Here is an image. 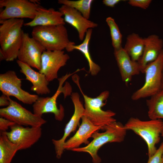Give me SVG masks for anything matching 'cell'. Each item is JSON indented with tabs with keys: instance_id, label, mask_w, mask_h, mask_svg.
<instances>
[{
	"instance_id": "19",
	"label": "cell",
	"mask_w": 163,
	"mask_h": 163,
	"mask_svg": "<svg viewBox=\"0 0 163 163\" xmlns=\"http://www.w3.org/2000/svg\"><path fill=\"white\" fill-rule=\"evenodd\" d=\"M17 63L20 68V72L25 76V79L32 84L31 90L39 95L49 94L50 90L48 85L49 82L45 75L33 69L31 67L18 60Z\"/></svg>"
},
{
	"instance_id": "21",
	"label": "cell",
	"mask_w": 163,
	"mask_h": 163,
	"mask_svg": "<svg viewBox=\"0 0 163 163\" xmlns=\"http://www.w3.org/2000/svg\"><path fill=\"white\" fill-rule=\"evenodd\" d=\"M92 32V29H89L87 31L85 38L81 44L76 45L74 42L70 41L66 49L68 52H72L75 50L80 51L84 55L88 62L89 73L91 75L94 76L100 71L101 68L92 60L89 51V44Z\"/></svg>"
},
{
	"instance_id": "32",
	"label": "cell",
	"mask_w": 163,
	"mask_h": 163,
	"mask_svg": "<svg viewBox=\"0 0 163 163\" xmlns=\"http://www.w3.org/2000/svg\"><path fill=\"white\" fill-rule=\"evenodd\" d=\"M161 89H163V69L162 71V76L161 79Z\"/></svg>"
},
{
	"instance_id": "28",
	"label": "cell",
	"mask_w": 163,
	"mask_h": 163,
	"mask_svg": "<svg viewBox=\"0 0 163 163\" xmlns=\"http://www.w3.org/2000/svg\"><path fill=\"white\" fill-rule=\"evenodd\" d=\"M152 2L151 0H129L128 3L132 6L145 9L149 7Z\"/></svg>"
},
{
	"instance_id": "10",
	"label": "cell",
	"mask_w": 163,
	"mask_h": 163,
	"mask_svg": "<svg viewBox=\"0 0 163 163\" xmlns=\"http://www.w3.org/2000/svg\"><path fill=\"white\" fill-rule=\"evenodd\" d=\"M40 5L27 0H0V20L28 18L33 20Z\"/></svg>"
},
{
	"instance_id": "33",
	"label": "cell",
	"mask_w": 163,
	"mask_h": 163,
	"mask_svg": "<svg viewBox=\"0 0 163 163\" xmlns=\"http://www.w3.org/2000/svg\"><path fill=\"white\" fill-rule=\"evenodd\" d=\"M161 135L163 137V130H162V131L161 132ZM162 159H163V153H162Z\"/></svg>"
},
{
	"instance_id": "7",
	"label": "cell",
	"mask_w": 163,
	"mask_h": 163,
	"mask_svg": "<svg viewBox=\"0 0 163 163\" xmlns=\"http://www.w3.org/2000/svg\"><path fill=\"white\" fill-rule=\"evenodd\" d=\"M163 69V49L157 59L149 63L143 73L145 75V83L139 89L132 95L131 98L136 101L150 97L161 89V79Z\"/></svg>"
},
{
	"instance_id": "8",
	"label": "cell",
	"mask_w": 163,
	"mask_h": 163,
	"mask_svg": "<svg viewBox=\"0 0 163 163\" xmlns=\"http://www.w3.org/2000/svg\"><path fill=\"white\" fill-rule=\"evenodd\" d=\"M10 101L8 106L0 109L1 117L22 126L39 127L46 123L42 117L32 113L10 98Z\"/></svg>"
},
{
	"instance_id": "2",
	"label": "cell",
	"mask_w": 163,
	"mask_h": 163,
	"mask_svg": "<svg viewBox=\"0 0 163 163\" xmlns=\"http://www.w3.org/2000/svg\"><path fill=\"white\" fill-rule=\"evenodd\" d=\"M105 132L100 133L96 131L92 135L93 139L86 146L79 147L72 151L88 153L91 156L94 163H100L101 159L97 152L103 145L108 142H121L125 138L127 130L124 125L116 121L107 125L104 128Z\"/></svg>"
},
{
	"instance_id": "20",
	"label": "cell",
	"mask_w": 163,
	"mask_h": 163,
	"mask_svg": "<svg viewBox=\"0 0 163 163\" xmlns=\"http://www.w3.org/2000/svg\"><path fill=\"white\" fill-rule=\"evenodd\" d=\"M144 41L143 54L138 61L142 73L149 63L157 59L163 46V40L157 35L152 34L145 37Z\"/></svg>"
},
{
	"instance_id": "3",
	"label": "cell",
	"mask_w": 163,
	"mask_h": 163,
	"mask_svg": "<svg viewBox=\"0 0 163 163\" xmlns=\"http://www.w3.org/2000/svg\"><path fill=\"white\" fill-rule=\"evenodd\" d=\"M127 130H131L140 136L146 143L148 155H153L157 149L155 146L160 140L163 129V121L161 119L142 120L137 118H130L124 125Z\"/></svg>"
},
{
	"instance_id": "4",
	"label": "cell",
	"mask_w": 163,
	"mask_h": 163,
	"mask_svg": "<svg viewBox=\"0 0 163 163\" xmlns=\"http://www.w3.org/2000/svg\"><path fill=\"white\" fill-rule=\"evenodd\" d=\"M31 35L46 50H63L70 42L64 25L35 27Z\"/></svg>"
},
{
	"instance_id": "13",
	"label": "cell",
	"mask_w": 163,
	"mask_h": 163,
	"mask_svg": "<svg viewBox=\"0 0 163 163\" xmlns=\"http://www.w3.org/2000/svg\"><path fill=\"white\" fill-rule=\"evenodd\" d=\"M10 128V131L2 133L13 143L19 145L21 150L31 147L39 140L42 135L41 127H24L15 124Z\"/></svg>"
},
{
	"instance_id": "22",
	"label": "cell",
	"mask_w": 163,
	"mask_h": 163,
	"mask_svg": "<svg viewBox=\"0 0 163 163\" xmlns=\"http://www.w3.org/2000/svg\"><path fill=\"white\" fill-rule=\"evenodd\" d=\"M144 46V38L138 34L132 33L127 37L123 48L132 60L138 62L142 55Z\"/></svg>"
},
{
	"instance_id": "25",
	"label": "cell",
	"mask_w": 163,
	"mask_h": 163,
	"mask_svg": "<svg viewBox=\"0 0 163 163\" xmlns=\"http://www.w3.org/2000/svg\"><path fill=\"white\" fill-rule=\"evenodd\" d=\"M93 0H59V4L69 6L79 12L86 18L89 19Z\"/></svg>"
},
{
	"instance_id": "1",
	"label": "cell",
	"mask_w": 163,
	"mask_h": 163,
	"mask_svg": "<svg viewBox=\"0 0 163 163\" xmlns=\"http://www.w3.org/2000/svg\"><path fill=\"white\" fill-rule=\"evenodd\" d=\"M0 60L12 61L17 58L24 33L23 19L0 20Z\"/></svg>"
},
{
	"instance_id": "14",
	"label": "cell",
	"mask_w": 163,
	"mask_h": 163,
	"mask_svg": "<svg viewBox=\"0 0 163 163\" xmlns=\"http://www.w3.org/2000/svg\"><path fill=\"white\" fill-rule=\"evenodd\" d=\"M71 98L74 106V113L69 122L66 124L64 134L59 140L52 139L56 151V157L60 158L65 150L64 144L67 138L70 133L74 132L79 125L81 118L84 115L85 108L80 101V96L77 92L72 93Z\"/></svg>"
},
{
	"instance_id": "26",
	"label": "cell",
	"mask_w": 163,
	"mask_h": 163,
	"mask_svg": "<svg viewBox=\"0 0 163 163\" xmlns=\"http://www.w3.org/2000/svg\"><path fill=\"white\" fill-rule=\"evenodd\" d=\"M106 21L110 29L112 45L114 50L119 49L122 47V38L119 27L114 19L111 17L107 18Z\"/></svg>"
},
{
	"instance_id": "11",
	"label": "cell",
	"mask_w": 163,
	"mask_h": 163,
	"mask_svg": "<svg viewBox=\"0 0 163 163\" xmlns=\"http://www.w3.org/2000/svg\"><path fill=\"white\" fill-rule=\"evenodd\" d=\"M46 50L37 41L24 33L22 44L19 50L18 60L39 71L41 67L42 54Z\"/></svg>"
},
{
	"instance_id": "29",
	"label": "cell",
	"mask_w": 163,
	"mask_h": 163,
	"mask_svg": "<svg viewBox=\"0 0 163 163\" xmlns=\"http://www.w3.org/2000/svg\"><path fill=\"white\" fill-rule=\"evenodd\" d=\"M15 123L4 117L0 118V132H5L11 126Z\"/></svg>"
},
{
	"instance_id": "9",
	"label": "cell",
	"mask_w": 163,
	"mask_h": 163,
	"mask_svg": "<svg viewBox=\"0 0 163 163\" xmlns=\"http://www.w3.org/2000/svg\"><path fill=\"white\" fill-rule=\"evenodd\" d=\"M21 86V80L15 71L8 70L0 74V90L3 94L14 97L24 104H33L39 97L23 90Z\"/></svg>"
},
{
	"instance_id": "5",
	"label": "cell",
	"mask_w": 163,
	"mask_h": 163,
	"mask_svg": "<svg viewBox=\"0 0 163 163\" xmlns=\"http://www.w3.org/2000/svg\"><path fill=\"white\" fill-rule=\"evenodd\" d=\"M74 81L78 86L82 93L85 102L84 115L86 117L94 124L96 126L105 127L110 123L116 121L113 118L116 114L111 110L104 111L102 107L106 104L105 102L109 97L108 91H105L101 92L97 97L92 98L85 94L82 91L76 78Z\"/></svg>"
},
{
	"instance_id": "27",
	"label": "cell",
	"mask_w": 163,
	"mask_h": 163,
	"mask_svg": "<svg viewBox=\"0 0 163 163\" xmlns=\"http://www.w3.org/2000/svg\"><path fill=\"white\" fill-rule=\"evenodd\" d=\"M163 142L160 144L156 152L152 156L149 157L147 163H163L162 153Z\"/></svg>"
},
{
	"instance_id": "24",
	"label": "cell",
	"mask_w": 163,
	"mask_h": 163,
	"mask_svg": "<svg viewBox=\"0 0 163 163\" xmlns=\"http://www.w3.org/2000/svg\"><path fill=\"white\" fill-rule=\"evenodd\" d=\"M146 100L148 116L151 120L163 119V89Z\"/></svg>"
},
{
	"instance_id": "6",
	"label": "cell",
	"mask_w": 163,
	"mask_h": 163,
	"mask_svg": "<svg viewBox=\"0 0 163 163\" xmlns=\"http://www.w3.org/2000/svg\"><path fill=\"white\" fill-rule=\"evenodd\" d=\"M79 70V69H78L72 74L67 73L59 78V85L55 93L51 97H39L33 105V113L41 117H42L43 114L44 113H53L56 120L62 121L64 117V109L61 104L59 108H58L57 104V99L59 96L62 93L63 94L65 98L67 96L71 95L72 89L69 84L66 83L63 86V84L72 74Z\"/></svg>"
},
{
	"instance_id": "30",
	"label": "cell",
	"mask_w": 163,
	"mask_h": 163,
	"mask_svg": "<svg viewBox=\"0 0 163 163\" xmlns=\"http://www.w3.org/2000/svg\"><path fill=\"white\" fill-rule=\"evenodd\" d=\"M10 97L2 94L0 97V106H8L10 104Z\"/></svg>"
},
{
	"instance_id": "31",
	"label": "cell",
	"mask_w": 163,
	"mask_h": 163,
	"mask_svg": "<svg viewBox=\"0 0 163 163\" xmlns=\"http://www.w3.org/2000/svg\"><path fill=\"white\" fill-rule=\"evenodd\" d=\"M123 1L121 0H103V3L105 5L110 7H113L115 5Z\"/></svg>"
},
{
	"instance_id": "17",
	"label": "cell",
	"mask_w": 163,
	"mask_h": 163,
	"mask_svg": "<svg viewBox=\"0 0 163 163\" xmlns=\"http://www.w3.org/2000/svg\"><path fill=\"white\" fill-rule=\"evenodd\" d=\"M114 54L121 78L123 82L127 84L133 76L141 72L140 65L137 61L131 59L123 47L114 50Z\"/></svg>"
},
{
	"instance_id": "23",
	"label": "cell",
	"mask_w": 163,
	"mask_h": 163,
	"mask_svg": "<svg viewBox=\"0 0 163 163\" xmlns=\"http://www.w3.org/2000/svg\"><path fill=\"white\" fill-rule=\"evenodd\" d=\"M20 146L11 142L4 133L0 132V163H11Z\"/></svg>"
},
{
	"instance_id": "16",
	"label": "cell",
	"mask_w": 163,
	"mask_h": 163,
	"mask_svg": "<svg viewBox=\"0 0 163 163\" xmlns=\"http://www.w3.org/2000/svg\"><path fill=\"white\" fill-rule=\"evenodd\" d=\"M82 120L81 124L76 133L65 142L64 149L72 150L79 148L82 143L88 145L90 143L88 139L92 137L94 132L100 129H104L102 126L95 125L85 116L82 117Z\"/></svg>"
},
{
	"instance_id": "15",
	"label": "cell",
	"mask_w": 163,
	"mask_h": 163,
	"mask_svg": "<svg viewBox=\"0 0 163 163\" xmlns=\"http://www.w3.org/2000/svg\"><path fill=\"white\" fill-rule=\"evenodd\" d=\"M59 11L64 16L65 22L77 30L81 41L84 40L88 29L98 26L97 23L86 18L78 11L69 6L62 5L59 8Z\"/></svg>"
},
{
	"instance_id": "18",
	"label": "cell",
	"mask_w": 163,
	"mask_h": 163,
	"mask_svg": "<svg viewBox=\"0 0 163 163\" xmlns=\"http://www.w3.org/2000/svg\"><path fill=\"white\" fill-rule=\"evenodd\" d=\"M63 15L59 11L53 8L46 9L41 6L37 9L34 18L31 21L24 23L25 26L34 27L39 26H48L65 25Z\"/></svg>"
},
{
	"instance_id": "12",
	"label": "cell",
	"mask_w": 163,
	"mask_h": 163,
	"mask_svg": "<svg viewBox=\"0 0 163 163\" xmlns=\"http://www.w3.org/2000/svg\"><path fill=\"white\" fill-rule=\"evenodd\" d=\"M70 58L63 50H45L41 59V67L39 72L44 74L48 82L58 78L59 69L66 65Z\"/></svg>"
}]
</instances>
